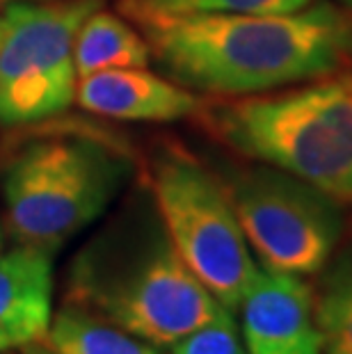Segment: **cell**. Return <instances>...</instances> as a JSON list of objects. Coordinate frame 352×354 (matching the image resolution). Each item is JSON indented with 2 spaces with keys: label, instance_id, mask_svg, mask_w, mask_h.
I'll return each instance as SVG.
<instances>
[{
  "label": "cell",
  "instance_id": "6da1fadb",
  "mask_svg": "<svg viewBox=\"0 0 352 354\" xmlns=\"http://www.w3.org/2000/svg\"><path fill=\"white\" fill-rule=\"evenodd\" d=\"M169 80L211 94H263L339 71L352 19L334 5L290 14L129 12Z\"/></svg>",
  "mask_w": 352,
  "mask_h": 354
},
{
  "label": "cell",
  "instance_id": "7a4b0ae2",
  "mask_svg": "<svg viewBox=\"0 0 352 354\" xmlns=\"http://www.w3.org/2000/svg\"><path fill=\"white\" fill-rule=\"evenodd\" d=\"M66 306L158 350L227 311L174 250L151 194H138L76 252L66 270Z\"/></svg>",
  "mask_w": 352,
  "mask_h": 354
},
{
  "label": "cell",
  "instance_id": "3957f363",
  "mask_svg": "<svg viewBox=\"0 0 352 354\" xmlns=\"http://www.w3.org/2000/svg\"><path fill=\"white\" fill-rule=\"evenodd\" d=\"M217 140L250 160L304 178L352 208V73L306 80L268 96L201 108Z\"/></svg>",
  "mask_w": 352,
  "mask_h": 354
},
{
  "label": "cell",
  "instance_id": "277c9868",
  "mask_svg": "<svg viewBox=\"0 0 352 354\" xmlns=\"http://www.w3.org/2000/svg\"><path fill=\"white\" fill-rule=\"evenodd\" d=\"M131 171V151L106 133L55 128L19 142L3 169L10 233L53 254L106 213Z\"/></svg>",
  "mask_w": 352,
  "mask_h": 354
},
{
  "label": "cell",
  "instance_id": "5b68a950",
  "mask_svg": "<svg viewBox=\"0 0 352 354\" xmlns=\"http://www.w3.org/2000/svg\"><path fill=\"white\" fill-rule=\"evenodd\" d=\"M149 194L185 266L227 311H238L259 268L222 178L183 147L163 145L149 165Z\"/></svg>",
  "mask_w": 352,
  "mask_h": 354
},
{
  "label": "cell",
  "instance_id": "8992f818",
  "mask_svg": "<svg viewBox=\"0 0 352 354\" xmlns=\"http://www.w3.org/2000/svg\"><path fill=\"white\" fill-rule=\"evenodd\" d=\"M222 183L261 266L297 277L323 272L346 233L339 201L263 162L229 169Z\"/></svg>",
  "mask_w": 352,
  "mask_h": 354
},
{
  "label": "cell",
  "instance_id": "52a82bcc",
  "mask_svg": "<svg viewBox=\"0 0 352 354\" xmlns=\"http://www.w3.org/2000/svg\"><path fill=\"white\" fill-rule=\"evenodd\" d=\"M101 0L7 5L0 19V126L57 117L76 99V35Z\"/></svg>",
  "mask_w": 352,
  "mask_h": 354
},
{
  "label": "cell",
  "instance_id": "ba28073f",
  "mask_svg": "<svg viewBox=\"0 0 352 354\" xmlns=\"http://www.w3.org/2000/svg\"><path fill=\"white\" fill-rule=\"evenodd\" d=\"M238 311L250 354H323L316 290L302 277L259 268Z\"/></svg>",
  "mask_w": 352,
  "mask_h": 354
},
{
  "label": "cell",
  "instance_id": "9c48e42d",
  "mask_svg": "<svg viewBox=\"0 0 352 354\" xmlns=\"http://www.w3.org/2000/svg\"><path fill=\"white\" fill-rule=\"evenodd\" d=\"M76 101L92 115L119 122H176L204 108L188 87L145 69H108L80 78Z\"/></svg>",
  "mask_w": 352,
  "mask_h": 354
},
{
  "label": "cell",
  "instance_id": "30bf717a",
  "mask_svg": "<svg viewBox=\"0 0 352 354\" xmlns=\"http://www.w3.org/2000/svg\"><path fill=\"white\" fill-rule=\"evenodd\" d=\"M53 320L50 252L17 245L0 254V352L21 350L46 334Z\"/></svg>",
  "mask_w": 352,
  "mask_h": 354
},
{
  "label": "cell",
  "instance_id": "8fae6325",
  "mask_svg": "<svg viewBox=\"0 0 352 354\" xmlns=\"http://www.w3.org/2000/svg\"><path fill=\"white\" fill-rule=\"evenodd\" d=\"M21 354H160L158 348L80 308L64 306L46 334L24 345Z\"/></svg>",
  "mask_w": 352,
  "mask_h": 354
},
{
  "label": "cell",
  "instance_id": "7c38bea8",
  "mask_svg": "<svg viewBox=\"0 0 352 354\" xmlns=\"http://www.w3.org/2000/svg\"><path fill=\"white\" fill-rule=\"evenodd\" d=\"M73 57L78 78H85L108 69H145L151 59V48L126 21L96 10L82 21Z\"/></svg>",
  "mask_w": 352,
  "mask_h": 354
},
{
  "label": "cell",
  "instance_id": "4fadbf2b",
  "mask_svg": "<svg viewBox=\"0 0 352 354\" xmlns=\"http://www.w3.org/2000/svg\"><path fill=\"white\" fill-rule=\"evenodd\" d=\"M316 290L323 354H352V245L327 263Z\"/></svg>",
  "mask_w": 352,
  "mask_h": 354
},
{
  "label": "cell",
  "instance_id": "5bb4252c",
  "mask_svg": "<svg viewBox=\"0 0 352 354\" xmlns=\"http://www.w3.org/2000/svg\"><path fill=\"white\" fill-rule=\"evenodd\" d=\"M311 0H126L129 12L192 17V14H290Z\"/></svg>",
  "mask_w": 352,
  "mask_h": 354
},
{
  "label": "cell",
  "instance_id": "9a60e30c",
  "mask_svg": "<svg viewBox=\"0 0 352 354\" xmlns=\"http://www.w3.org/2000/svg\"><path fill=\"white\" fill-rule=\"evenodd\" d=\"M172 354H250L238 334L231 311H224L215 320L190 331L172 345Z\"/></svg>",
  "mask_w": 352,
  "mask_h": 354
},
{
  "label": "cell",
  "instance_id": "2e32d148",
  "mask_svg": "<svg viewBox=\"0 0 352 354\" xmlns=\"http://www.w3.org/2000/svg\"><path fill=\"white\" fill-rule=\"evenodd\" d=\"M14 3H39V0H0V10H5L7 5H14Z\"/></svg>",
  "mask_w": 352,
  "mask_h": 354
},
{
  "label": "cell",
  "instance_id": "e0dca14e",
  "mask_svg": "<svg viewBox=\"0 0 352 354\" xmlns=\"http://www.w3.org/2000/svg\"><path fill=\"white\" fill-rule=\"evenodd\" d=\"M348 57L352 59V30H350V41H348Z\"/></svg>",
  "mask_w": 352,
  "mask_h": 354
},
{
  "label": "cell",
  "instance_id": "ac0fdd59",
  "mask_svg": "<svg viewBox=\"0 0 352 354\" xmlns=\"http://www.w3.org/2000/svg\"><path fill=\"white\" fill-rule=\"evenodd\" d=\"M343 7H348V10H352V0H341Z\"/></svg>",
  "mask_w": 352,
  "mask_h": 354
},
{
  "label": "cell",
  "instance_id": "d6986e66",
  "mask_svg": "<svg viewBox=\"0 0 352 354\" xmlns=\"http://www.w3.org/2000/svg\"><path fill=\"white\" fill-rule=\"evenodd\" d=\"M0 30H3V19H0Z\"/></svg>",
  "mask_w": 352,
  "mask_h": 354
},
{
  "label": "cell",
  "instance_id": "ffe728a7",
  "mask_svg": "<svg viewBox=\"0 0 352 354\" xmlns=\"http://www.w3.org/2000/svg\"><path fill=\"white\" fill-rule=\"evenodd\" d=\"M0 245H3V236H0Z\"/></svg>",
  "mask_w": 352,
  "mask_h": 354
},
{
  "label": "cell",
  "instance_id": "44dd1931",
  "mask_svg": "<svg viewBox=\"0 0 352 354\" xmlns=\"http://www.w3.org/2000/svg\"><path fill=\"white\" fill-rule=\"evenodd\" d=\"M0 354H7V352H0Z\"/></svg>",
  "mask_w": 352,
  "mask_h": 354
}]
</instances>
